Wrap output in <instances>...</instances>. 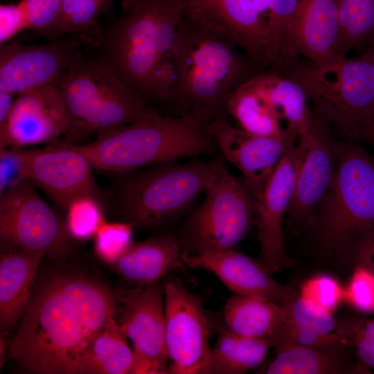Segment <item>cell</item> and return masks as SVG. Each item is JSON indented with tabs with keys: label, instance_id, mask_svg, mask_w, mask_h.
Instances as JSON below:
<instances>
[{
	"label": "cell",
	"instance_id": "603a6c76",
	"mask_svg": "<svg viewBox=\"0 0 374 374\" xmlns=\"http://www.w3.org/2000/svg\"><path fill=\"white\" fill-rule=\"evenodd\" d=\"M339 0H300L296 25L299 55L322 66L337 57Z\"/></svg>",
	"mask_w": 374,
	"mask_h": 374
},
{
	"label": "cell",
	"instance_id": "ac0fdd59",
	"mask_svg": "<svg viewBox=\"0 0 374 374\" xmlns=\"http://www.w3.org/2000/svg\"><path fill=\"white\" fill-rule=\"evenodd\" d=\"M80 39L59 37L42 44L0 47V89L16 96L53 83L79 51Z\"/></svg>",
	"mask_w": 374,
	"mask_h": 374
},
{
	"label": "cell",
	"instance_id": "d6986e66",
	"mask_svg": "<svg viewBox=\"0 0 374 374\" xmlns=\"http://www.w3.org/2000/svg\"><path fill=\"white\" fill-rule=\"evenodd\" d=\"M93 166L71 143L58 142L32 149L29 181L66 210L83 195L99 196Z\"/></svg>",
	"mask_w": 374,
	"mask_h": 374
},
{
	"label": "cell",
	"instance_id": "836d02e7",
	"mask_svg": "<svg viewBox=\"0 0 374 374\" xmlns=\"http://www.w3.org/2000/svg\"><path fill=\"white\" fill-rule=\"evenodd\" d=\"M257 1L268 22L282 61V67L298 60L296 25L300 0Z\"/></svg>",
	"mask_w": 374,
	"mask_h": 374
},
{
	"label": "cell",
	"instance_id": "8992f818",
	"mask_svg": "<svg viewBox=\"0 0 374 374\" xmlns=\"http://www.w3.org/2000/svg\"><path fill=\"white\" fill-rule=\"evenodd\" d=\"M221 161L195 158L184 163L166 161L126 175L117 205L133 227L152 228L170 222L204 193Z\"/></svg>",
	"mask_w": 374,
	"mask_h": 374
},
{
	"label": "cell",
	"instance_id": "8fae6325",
	"mask_svg": "<svg viewBox=\"0 0 374 374\" xmlns=\"http://www.w3.org/2000/svg\"><path fill=\"white\" fill-rule=\"evenodd\" d=\"M35 187L28 180L0 195L1 240L56 258L66 251L69 233Z\"/></svg>",
	"mask_w": 374,
	"mask_h": 374
},
{
	"label": "cell",
	"instance_id": "c3c4849f",
	"mask_svg": "<svg viewBox=\"0 0 374 374\" xmlns=\"http://www.w3.org/2000/svg\"><path fill=\"white\" fill-rule=\"evenodd\" d=\"M365 53H368V54L371 55L373 60V61H374V49H373V50H371L370 51L365 52Z\"/></svg>",
	"mask_w": 374,
	"mask_h": 374
},
{
	"label": "cell",
	"instance_id": "ffe728a7",
	"mask_svg": "<svg viewBox=\"0 0 374 374\" xmlns=\"http://www.w3.org/2000/svg\"><path fill=\"white\" fill-rule=\"evenodd\" d=\"M186 265L214 274L236 295L287 306L299 295L276 282L262 263L234 249L194 255L182 254Z\"/></svg>",
	"mask_w": 374,
	"mask_h": 374
},
{
	"label": "cell",
	"instance_id": "7c38bea8",
	"mask_svg": "<svg viewBox=\"0 0 374 374\" xmlns=\"http://www.w3.org/2000/svg\"><path fill=\"white\" fill-rule=\"evenodd\" d=\"M166 348L170 373L208 374V319L202 299L179 283H164Z\"/></svg>",
	"mask_w": 374,
	"mask_h": 374
},
{
	"label": "cell",
	"instance_id": "e0dca14e",
	"mask_svg": "<svg viewBox=\"0 0 374 374\" xmlns=\"http://www.w3.org/2000/svg\"><path fill=\"white\" fill-rule=\"evenodd\" d=\"M297 145L283 154L260 195L253 200V220L260 247L262 263L270 274L293 265L284 247L283 218L294 191Z\"/></svg>",
	"mask_w": 374,
	"mask_h": 374
},
{
	"label": "cell",
	"instance_id": "83f0119b",
	"mask_svg": "<svg viewBox=\"0 0 374 374\" xmlns=\"http://www.w3.org/2000/svg\"><path fill=\"white\" fill-rule=\"evenodd\" d=\"M276 348V357L265 369L267 374H344L366 373L367 370L350 364L342 352L344 347L282 344Z\"/></svg>",
	"mask_w": 374,
	"mask_h": 374
},
{
	"label": "cell",
	"instance_id": "4dcf8cb0",
	"mask_svg": "<svg viewBox=\"0 0 374 374\" xmlns=\"http://www.w3.org/2000/svg\"><path fill=\"white\" fill-rule=\"evenodd\" d=\"M227 112L235 119L242 130L251 135H278L284 128L278 114L250 79L232 93L227 103Z\"/></svg>",
	"mask_w": 374,
	"mask_h": 374
},
{
	"label": "cell",
	"instance_id": "8d00e7d4",
	"mask_svg": "<svg viewBox=\"0 0 374 374\" xmlns=\"http://www.w3.org/2000/svg\"><path fill=\"white\" fill-rule=\"evenodd\" d=\"M32 149L8 148L0 150V195L29 180Z\"/></svg>",
	"mask_w": 374,
	"mask_h": 374
},
{
	"label": "cell",
	"instance_id": "52a82bcc",
	"mask_svg": "<svg viewBox=\"0 0 374 374\" xmlns=\"http://www.w3.org/2000/svg\"><path fill=\"white\" fill-rule=\"evenodd\" d=\"M319 223L321 244L338 251L374 226V157L356 144H344Z\"/></svg>",
	"mask_w": 374,
	"mask_h": 374
},
{
	"label": "cell",
	"instance_id": "f35d334b",
	"mask_svg": "<svg viewBox=\"0 0 374 374\" xmlns=\"http://www.w3.org/2000/svg\"><path fill=\"white\" fill-rule=\"evenodd\" d=\"M62 0H19L27 29L47 37L57 19Z\"/></svg>",
	"mask_w": 374,
	"mask_h": 374
},
{
	"label": "cell",
	"instance_id": "3957f363",
	"mask_svg": "<svg viewBox=\"0 0 374 374\" xmlns=\"http://www.w3.org/2000/svg\"><path fill=\"white\" fill-rule=\"evenodd\" d=\"M91 342L51 276L33 286L9 355L31 373L79 374Z\"/></svg>",
	"mask_w": 374,
	"mask_h": 374
},
{
	"label": "cell",
	"instance_id": "4316f807",
	"mask_svg": "<svg viewBox=\"0 0 374 374\" xmlns=\"http://www.w3.org/2000/svg\"><path fill=\"white\" fill-rule=\"evenodd\" d=\"M256 89L267 100L286 127L299 137L309 129L313 111L301 84L293 78L271 70L260 71L250 78Z\"/></svg>",
	"mask_w": 374,
	"mask_h": 374
},
{
	"label": "cell",
	"instance_id": "484cf974",
	"mask_svg": "<svg viewBox=\"0 0 374 374\" xmlns=\"http://www.w3.org/2000/svg\"><path fill=\"white\" fill-rule=\"evenodd\" d=\"M287 316V306L258 299L235 295L224 305V326L238 335L273 341Z\"/></svg>",
	"mask_w": 374,
	"mask_h": 374
},
{
	"label": "cell",
	"instance_id": "bcb514c9",
	"mask_svg": "<svg viewBox=\"0 0 374 374\" xmlns=\"http://www.w3.org/2000/svg\"><path fill=\"white\" fill-rule=\"evenodd\" d=\"M142 0H122L121 6L123 13L127 12L135 8Z\"/></svg>",
	"mask_w": 374,
	"mask_h": 374
},
{
	"label": "cell",
	"instance_id": "f1b7e54d",
	"mask_svg": "<svg viewBox=\"0 0 374 374\" xmlns=\"http://www.w3.org/2000/svg\"><path fill=\"white\" fill-rule=\"evenodd\" d=\"M271 346L268 339L242 337L224 326L211 350L208 373H245L262 363Z\"/></svg>",
	"mask_w": 374,
	"mask_h": 374
},
{
	"label": "cell",
	"instance_id": "4fadbf2b",
	"mask_svg": "<svg viewBox=\"0 0 374 374\" xmlns=\"http://www.w3.org/2000/svg\"><path fill=\"white\" fill-rule=\"evenodd\" d=\"M121 319L124 335L134 345L131 374L170 373L166 348L165 289L159 282L123 290Z\"/></svg>",
	"mask_w": 374,
	"mask_h": 374
},
{
	"label": "cell",
	"instance_id": "cb8c5ba5",
	"mask_svg": "<svg viewBox=\"0 0 374 374\" xmlns=\"http://www.w3.org/2000/svg\"><path fill=\"white\" fill-rule=\"evenodd\" d=\"M53 276L91 341L114 318L117 297L103 283L86 276L70 273Z\"/></svg>",
	"mask_w": 374,
	"mask_h": 374
},
{
	"label": "cell",
	"instance_id": "2e32d148",
	"mask_svg": "<svg viewBox=\"0 0 374 374\" xmlns=\"http://www.w3.org/2000/svg\"><path fill=\"white\" fill-rule=\"evenodd\" d=\"M71 118L55 85L49 84L16 96L10 115L0 127V150L60 142Z\"/></svg>",
	"mask_w": 374,
	"mask_h": 374
},
{
	"label": "cell",
	"instance_id": "f546056e",
	"mask_svg": "<svg viewBox=\"0 0 374 374\" xmlns=\"http://www.w3.org/2000/svg\"><path fill=\"white\" fill-rule=\"evenodd\" d=\"M133 363V350L112 318L91 341L80 361L79 374L130 373Z\"/></svg>",
	"mask_w": 374,
	"mask_h": 374
},
{
	"label": "cell",
	"instance_id": "e575fe53",
	"mask_svg": "<svg viewBox=\"0 0 374 374\" xmlns=\"http://www.w3.org/2000/svg\"><path fill=\"white\" fill-rule=\"evenodd\" d=\"M66 211V229L69 235L78 240L93 236L105 222L98 197L83 195L72 201Z\"/></svg>",
	"mask_w": 374,
	"mask_h": 374
},
{
	"label": "cell",
	"instance_id": "277c9868",
	"mask_svg": "<svg viewBox=\"0 0 374 374\" xmlns=\"http://www.w3.org/2000/svg\"><path fill=\"white\" fill-rule=\"evenodd\" d=\"M71 118L64 142L80 144L134 123L154 109L132 91L100 58L79 52L53 82Z\"/></svg>",
	"mask_w": 374,
	"mask_h": 374
},
{
	"label": "cell",
	"instance_id": "7402d4cb",
	"mask_svg": "<svg viewBox=\"0 0 374 374\" xmlns=\"http://www.w3.org/2000/svg\"><path fill=\"white\" fill-rule=\"evenodd\" d=\"M111 265L120 276L139 285L159 282L186 265L179 238L170 233L132 243Z\"/></svg>",
	"mask_w": 374,
	"mask_h": 374
},
{
	"label": "cell",
	"instance_id": "7a4b0ae2",
	"mask_svg": "<svg viewBox=\"0 0 374 374\" xmlns=\"http://www.w3.org/2000/svg\"><path fill=\"white\" fill-rule=\"evenodd\" d=\"M210 119L199 112L162 116L154 109L134 123L96 136L91 143L72 145L93 168L125 174L213 152L217 147L208 130Z\"/></svg>",
	"mask_w": 374,
	"mask_h": 374
},
{
	"label": "cell",
	"instance_id": "30bf717a",
	"mask_svg": "<svg viewBox=\"0 0 374 374\" xmlns=\"http://www.w3.org/2000/svg\"><path fill=\"white\" fill-rule=\"evenodd\" d=\"M179 19L233 41L262 71L281 64L268 22L257 0H172Z\"/></svg>",
	"mask_w": 374,
	"mask_h": 374
},
{
	"label": "cell",
	"instance_id": "ab89813d",
	"mask_svg": "<svg viewBox=\"0 0 374 374\" xmlns=\"http://www.w3.org/2000/svg\"><path fill=\"white\" fill-rule=\"evenodd\" d=\"M299 296L310 299L323 308L332 312L344 296L339 283L328 276H318L305 282Z\"/></svg>",
	"mask_w": 374,
	"mask_h": 374
},
{
	"label": "cell",
	"instance_id": "d590c367",
	"mask_svg": "<svg viewBox=\"0 0 374 374\" xmlns=\"http://www.w3.org/2000/svg\"><path fill=\"white\" fill-rule=\"evenodd\" d=\"M132 228L127 222H105L93 235L97 255L110 264L115 262L132 243Z\"/></svg>",
	"mask_w": 374,
	"mask_h": 374
},
{
	"label": "cell",
	"instance_id": "ee69618b",
	"mask_svg": "<svg viewBox=\"0 0 374 374\" xmlns=\"http://www.w3.org/2000/svg\"><path fill=\"white\" fill-rule=\"evenodd\" d=\"M16 95L0 89V127L6 122L11 112Z\"/></svg>",
	"mask_w": 374,
	"mask_h": 374
},
{
	"label": "cell",
	"instance_id": "60d3db41",
	"mask_svg": "<svg viewBox=\"0 0 374 374\" xmlns=\"http://www.w3.org/2000/svg\"><path fill=\"white\" fill-rule=\"evenodd\" d=\"M24 10L18 1L0 6V44L8 43L15 36L26 30Z\"/></svg>",
	"mask_w": 374,
	"mask_h": 374
},
{
	"label": "cell",
	"instance_id": "7dc6e473",
	"mask_svg": "<svg viewBox=\"0 0 374 374\" xmlns=\"http://www.w3.org/2000/svg\"><path fill=\"white\" fill-rule=\"evenodd\" d=\"M5 341L3 337H2V335L1 334V339H0V366L1 368L3 366L4 362H5V357H6V347H5Z\"/></svg>",
	"mask_w": 374,
	"mask_h": 374
},
{
	"label": "cell",
	"instance_id": "9c48e42d",
	"mask_svg": "<svg viewBox=\"0 0 374 374\" xmlns=\"http://www.w3.org/2000/svg\"><path fill=\"white\" fill-rule=\"evenodd\" d=\"M159 0H142L103 32L102 60L135 93L161 102L155 33Z\"/></svg>",
	"mask_w": 374,
	"mask_h": 374
},
{
	"label": "cell",
	"instance_id": "9a60e30c",
	"mask_svg": "<svg viewBox=\"0 0 374 374\" xmlns=\"http://www.w3.org/2000/svg\"><path fill=\"white\" fill-rule=\"evenodd\" d=\"M308 131L299 137L294 195L288 213L303 220L321 205L334 177L342 143L332 136L329 124L314 109Z\"/></svg>",
	"mask_w": 374,
	"mask_h": 374
},
{
	"label": "cell",
	"instance_id": "44dd1931",
	"mask_svg": "<svg viewBox=\"0 0 374 374\" xmlns=\"http://www.w3.org/2000/svg\"><path fill=\"white\" fill-rule=\"evenodd\" d=\"M287 316L273 346L293 344L315 348L346 347L362 322L342 321L332 312L299 295L287 306Z\"/></svg>",
	"mask_w": 374,
	"mask_h": 374
},
{
	"label": "cell",
	"instance_id": "d6a6232c",
	"mask_svg": "<svg viewBox=\"0 0 374 374\" xmlns=\"http://www.w3.org/2000/svg\"><path fill=\"white\" fill-rule=\"evenodd\" d=\"M339 19L337 57L353 49L374 48V0H339Z\"/></svg>",
	"mask_w": 374,
	"mask_h": 374
},
{
	"label": "cell",
	"instance_id": "d4e9b609",
	"mask_svg": "<svg viewBox=\"0 0 374 374\" xmlns=\"http://www.w3.org/2000/svg\"><path fill=\"white\" fill-rule=\"evenodd\" d=\"M44 251L19 250L1 255V332L10 330L21 317L28 302Z\"/></svg>",
	"mask_w": 374,
	"mask_h": 374
},
{
	"label": "cell",
	"instance_id": "7bdbcfd3",
	"mask_svg": "<svg viewBox=\"0 0 374 374\" xmlns=\"http://www.w3.org/2000/svg\"><path fill=\"white\" fill-rule=\"evenodd\" d=\"M361 324L354 335L353 344L362 366L374 370V337L364 335L359 330Z\"/></svg>",
	"mask_w": 374,
	"mask_h": 374
},
{
	"label": "cell",
	"instance_id": "b9f144b4",
	"mask_svg": "<svg viewBox=\"0 0 374 374\" xmlns=\"http://www.w3.org/2000/svg\"><path fill=\"white\" fill-rule=\"evenodd\" d=\"M356 238L355 257L357 265L374 273V226L364 231Z\"/></svg>",
	"mask_w": 374,
	"mask_h": 374
},
{
	"label": "cell",
	"instance_id": "ba28073f",
	"mask_svg": "<svg viewBox=\"0 0 374 374\" xmlns=\"http://www.w3.org/2000/svg\"><path fill=\"white\" fill-rule=\"evenodd\" d=\"M205 198L184 222L178 238L182 254L234 249L253 220V199L245 186L220 162Z\"/></svg>",
	"mask_w": 374,
	"mask_h": 374
},
{
	"label": "cell",
	"instance_id": "6da1fadb",
	"mask_svg": "<svg viewBox=\"0 0 374 374\" xmlns=\"http://www.w3.org/2000/svg\"><path fill=\"white\" fill-rule=\"evenodd\" d=\"M175 79L167 104L177 114L226 116L232 93L262 71L229 37L179 19L175 46Z\"/></svg>",
	"mask_w": 374,
	"mask_h": 374
},
{
	"label": "cell",
	"instance_id": "5bb4252c",
	"mask_svg": "<svg viewBox=\"0 0 374 374\" xmlns=\"http://www.w3.org/2000/svg\"><path fill=\"white\" fill-rule=\"evenodd\" d=\"M208 130L224 157L242 172L253 200L283 154L299 139L295 132L286 127L278 135H251L231 125L224 116L211 118Z\"/></svg>",
	"mask_w": 374,
	"mask_h": 374
},
{
	"label": "cell",
	"instance_id": "f6af8a7d",
	"mask_svg": "<svg viewBox=\"0 0 374 374\" xmlns=\"http://www.w3.org/2000/svg\"><path fill=\"white\" fill-rule=\"evenodd\" d=\"M357 139L366 141L374 150V119L361 131Z\"/></svg>",
	"mask_w": 374,
	"mask_h": 374
},
{
	"label": "cell",
	"instance_id": "74e56055",
	"mask_svg": "<svg viewBox=\"0 0 374 374\" xmlns=\"http://www.w3.org/2000/svg\"><path fill=\"white\" fill-rule=\"evenodd\" d=\"M345 300L355 310L374 312V273L364 267H357L344 289Z\"/></svg>",
	"mask_w": 374,
	"mask_h": 374
},
{
	"label": "cell",
	"instance_id": "1f68e13d",
	"mask_svg": "<svg viewBox=\"0 0 374 374\" xmlns=\"http://www.w3.org/2000/svg\"><path fill=\"white\" fill-rule=\"evenodd\" d=\"M113 2L114 0H62L57 19L47 38L51 40L75 34L89 45H100L103 30L98 19Z\"/></svg>",
	"mask_w": 374,
	"mask_h": 374
},
{
	"label": "cell",
	"instance_id": "5b68a950",
	"mask_svg": "<svg viewBox=\"0 0 374 374\" xmlns=\"http://www.w3.org/2000/svg\"><path fill=\"white\" fill-rule=\"evenodd\" d=\"M275 72L298 82L314 110L348 136L357 139L374 119V61L368 53L322 66L298 60Z\"/></svg>",
	"mask_w": 374,
	"mask_h": 374
}]
</instances>
